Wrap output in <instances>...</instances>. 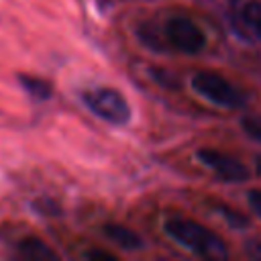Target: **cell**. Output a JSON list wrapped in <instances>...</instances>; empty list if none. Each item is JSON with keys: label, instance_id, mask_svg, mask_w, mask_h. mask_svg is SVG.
<instances>
[{"label": "cell", "instance_id": "obj_1", "mask_svg": "<svg viewBox=\"0 0 261 261\" xmlns=\"http://www.w3.org/2000/svg\"><path fill=\"white\" fill-rule=\"evenodd\" d=\"M163 228L179 247L188 249L190 253L202 259H226L228 257V249L222 237L192 218L169 216Z\"/></svg>", "mask_w": 261, "mask_h": 261}, {"label": "cell", "instance_id": "obj_2", "mask_svg": "<svg viewBox=\"0 0 261 261\" xmlns=\"http://www.w3.org/2000/svg\"><path fill=\"white\" fill-rule=\"evenodd\" d=\"M192 88L206 98L208 102L222 106V108H243L247 104V94L232 84L230 80H226L224 75L216 73V71H198L192 75Z\"/></svg>", "mask_w": 261, "mask_h": 261}, {"label": "cell", "instance_id": "obj_3", "mask_svg": "<svg viewBox=\"0 0 261 261\" xmlns=\"http://www.w3.org/2000/svg\"><path fill=\"white\" fill-rule=\"evenodd\" d=\"M84 104L102 120L110 124H126L133 116L126 98L114 88H92L82 94Z\"/></svg>", "mask_w": 261, "mask_h": 261}, {"label": "cell", "instance_id": "obj_4", "mask_svg": "<svg viewBox=\"0 0 261 261\" xmlns=\"http://www.w3.org/2000/svg\"><path fill=\"white\" fill-rule=\"evenodd\" d=\"M165 43L179 53L196 55L206 47V33L190 16H169L161 31Z\"/></svg>", "mask_w": 261, "mask_h": 261}, {"label": "cell", "instance_id": "obj_5", "mask_svg": "<svg viewBox=\"0 0 261 261\" xmlns=\"http://www.w3.org/2000/svg\"><path fill=\"white\" fill-rule=\"evenodd\" d=\"M196 157L198 161L208 169L212 171L218 179L222 181H230V184H239V181H245L249 171L247 167L232 155L220 151V149H214V147H202L196 151Z\"/></svg>", "mask_w": 261, "mask_h": 261}, {"label": "cell", "instance_id": "obj_6", "mask_svg": "<svg viewBox=\"0 0 261 261\" xmlns=\"http://www.w3.org/2000/svg\"><path fill=\"white\" fill-rule=\"evenodd\" d=\"M104 237L114 243L116 247L120 249H126V251H137L143 247V239L128 226L124 224H116V222H110V224H104Z\"/></svg>", "mask_w": 261, "mask_h": 261}, {"label": "cell", "instance_id": "obj_7", "mask_svg": "<svg viewBox=\"0 0 261 261\" xmlns=\"http://www.w3.org/2000/svg\"><path fill=\"white\" fill-rule=\"evenodd\" d=\"M20 257L29 259V261H55L57 253L39 237H24L18 245H16Z\"/></svg>", "mask_w": 261, "mask_h": 261}, {"label": "cell", "instance_id": "obj_8", "mask_svg": "<svg viewBox=\"0 0 261 261\" xmlns=\"http://www.w3.org/2000/svg\"><path fill=\"white\" fill-rule=\"evenodd\" d=\"M241 20L245 29L261 41V0H249L241 8Z\"/></svg>", "mask_w": 261, "mask_h": 261}, {"label": "cell", "instance_id": "obj_9", "mask_svg": "<svg viewBox=\"0 0 261 261\" xmlns=\"http://www.w3.org/2000/svg\"><path fill=\"white\" fill-rule=\"evenodd\" d=\"M20 82H22V88H24L31 96H35L37 100H47V98L51 96V92H53L51 84H49L47 80H41V77L22 75V77H20Z\"/></svg>", "mask_w": 261, "mask_h": 261}, {"label": "cell", "instance_id": "obj_10", "mask_svg": "<svg viewBox=\"0 0 261 261\" xmlns=\"http://www.w3.org/2000/svg\"><path fill=\"white\" fill-rule=\"evenodd\" d=\"M241 126L251 139L261 143V114H245L241 118Z\"/></svg>", "mask_w": 261, "mask_h": 261}, {"label": "cell", "instance_id": "obj_11", "mask_svg": "<svg viewBox=\"0 0 261 261\" xmlns=\"http://www.w3.org/2000/svg\"><path fill=\"white\" fill-rule=\"evenodd\" d=\"M84 257L90 261H116V255L106 249H90L84 253Z\"/></svg>", "mask_w": 261, "mask_h": 261}, {"label": "cell", "instance_id": "obj_12", "mask_svg": "<svg viewBox=\"0 0 261 261\" xmlns=\"http://www.w3.org/2000/svg\"><path fill=\"white\" fill-rule=\"evenodd\" d=\"M247 202H249L251 210H253L257 216H261V190H249Z\"/></svg>", "mask_w": 261, "mask_h": 261}, {"label": "cell", "instance_id": "obj_13", "mask_svg": "<svg viewBox=\"0 0 261 261\" xmlns=\"http://www.w3.org/2000/svg\"><path fill=\"white\" fill-rule=\"evenodd\" d=\"M251 257L255 259H261V243H251V249H249Z\"/></svg>", "mask_w": 261, "mask_h": 261}, {"label": "cell", "instance_id": "obj_14", "mask_svg": "<svg viewBox=\"0 0 261 261\" xmlns=\"http://www.w3.org/2000/svg\"><path fill=\"white\" fill-rule=\"evenodd\" d=\"M255 163H257V171H259V175H261V157H257Z\"/></svg>", "mask_w": 261, "mask_h": 261}]
</instances>
